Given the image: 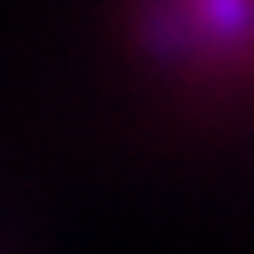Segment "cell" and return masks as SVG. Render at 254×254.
Wrapping results in <instances>:
<instances>
[{
    "mask_svg": "<svg viewBox=\"0 0 254 254\" xmlns=\"http://www.w3.org/2000/svg\"><path fill=\"white\" fill-rule=\"evenodd\" d=\"M165 28L198 52H240L254 43V0H170Z\"/></svg>",
    "mask_w": 254,
    "mask_h": 254,
    "instance_id": "6da1fadb",
    "label": "cell"
}]
</instances>
